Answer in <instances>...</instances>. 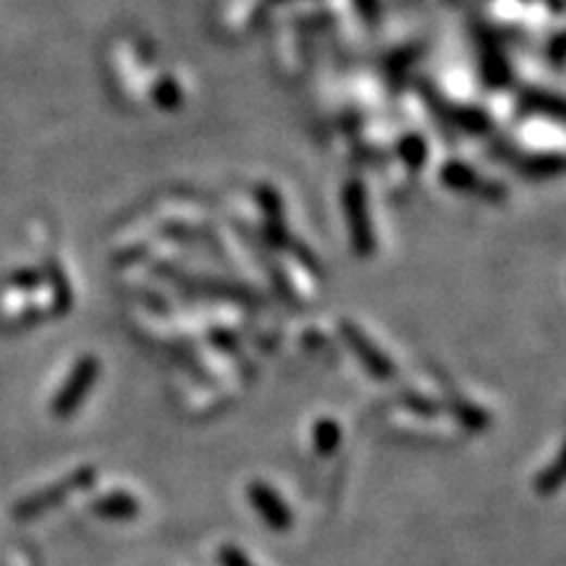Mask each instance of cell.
<instances>
[{
  "label": "cell",
  "instance_id": "obj_1",
  "mask_svg": "<svg viewBox=\"0 0 566 566\" xmlns=\"http://www.w3.org/2000/svg\"><path fill=\"white\" fill-rule=\"evenodd\" d=\"M100 372V365L95 357H82L79 362H76V368L71 370L69 381L61 385V391H58L56 398H53V415L56 417H69L71 411H76L82 402H85V396L89 394V389L95 385V378H98Z\"/></svg>",
  "mask_w": 566,
  "mask_h": 566
},
{
  "label": "cell",
  "instance_id": "obj_2",
  "mask_svg": "<svg viewBox=\"0 0 566 566\" xmlns=\"http://www.w3.org/2000/svg\"><path fill=\"white\" fill-rule=\"evenodd\" d=\"M95 478V469H76L74 475H71L69 480H63V485H58V488H48V491H40V493H35V495H29L27 501H22V504H19V509H16V514L19 517H37V514H42V512H48L50 506H56L58 501H61V495L63 499H66L69 493H74V491H79V488H85V485H89V480Z\"/></svg>",
  "mask_w": 566,
  "mask_h": 566
},
{
  "label": "cell",
  "instance_id": "obj_3",
  "mask_svg": "<svg viewBox=\"0 0 566 566\" xmlns=\"http://www.w3.org/2000/svg\"><path fill=\"white\" fill-rule=\"evenodd\" d=\"M247 495H249V501H253L257 514L266 519V525L270 527V530L283 532L292 527V512H288V506L283 504L281 495L275 493L270 485H266V482H260V480L253 482V485L247 488Z\"/></svg>",
  "mask_w": 566,
  "mask_h": 566
},
{
  "label": "cell",
  "instance_id": "obj_4",
  "mask_svg": "<svg viewBox=\"0 0 566 566\" xmlns=\"http://www.w3.org/2000/svg\"><path fill=\"white\" fill-rule=\"evenodd\" d=\"M341 331H344L346 344H349L352 349L357 352V357L362 359V365L372 372V376L385 378V376H391V372H394L391 362L385 359V354L378 349L376 344H372V341L368 339V333H365L362 328H357L352 323H341Z\"/></svg>",
  "mask_w": 566,
  "mask_h": 566
},
{
  "label": "cell",
  "instance_id": "obj_5",
  "mask_svg": "<svg viewBox=\"0 0 566 566\" xmlns=\"http://www.w3.org/2000/svg\"><path fill=\"white\" fill-rule=\"evenodd\" d=\"M346 212H349V221H352V234H354V244H357L362 253L370 249V226H368V212H365V197H362V186H349L346 192Z\"/></svg>",
  "mask_w": 566,
  "mask_h": 566
},
{
  "label": "cell",
  "instance_id": "obj_6",
  "mask_svg": "<svg viewBox=\"0 0 566 566\" xmlns=\"http://www.w3.org/2000/svg\"><path fill=\"white\" fill-rule=\"evenodd\" d=\"M93 509L98 512L100 517H108V519H132V517H137L139 504L134 495L115 491V493H108V495H102V499L95 501Z\"/></svg>",
  "mask_w": 566,
  "mask_h": 566
},
{
  "label": "cell",
  "instance_id": "obj_7",
  "mask_svg": "<svg viewBox=\"0 0 566 566\" xmlns=\"http://www.w3.org/2000/svg\"><path fill=\"white\" fill-rule=\"evenodd\" d=\"M315 439H318V446H320V454H331L339 448V439H341V430L336 422H328L323 420L315 428Z\"/></svg>",
  "mask_w": 566,
  "mask_h": 566
},
{
  "label": "cell",
  "instance_id": "obj_8",
  "mask_svg": "<svg viewBox=\"0 0 566 566\" xmlns=\"http://www.w3.org/2000/svg\"><path fill=\"white\" fill-rule=\"evenodd\" d=\"M558 482H562V459H553V465L549 472H540L538 480H536V488L538 493H553L558 488Z\"/></svg>",
  "mask_w": 566,
  "mask_h": 566
},
{
  "label": "cell",
  "instance_id": "obj_9",
  "mask_svg": "<svg viewBox=\"0 0 566 566\" xmlns=\"http://www.w3.org/2000/svg\"><path fill=\"white\" fill-rule=\"evenodd\" d=\"M221 562L223 566H253L247 562V556H244L242 551H236L234 545H226V549L221 551Z\"/></svg>",
  "mask_w": 566,
  "mask_h": 566
}]
</instances>
